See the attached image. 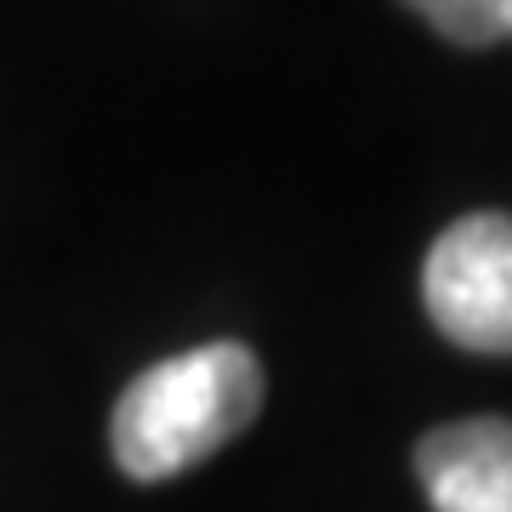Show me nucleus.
<instances>
[{
  "label": "nucleus",
  "mask_w": 512,
  "mask_h": 512,
  "mask_svg": "<svg viewBox=\"0 0 512 512\" xmlns=\"http://www.w3.org/2000/svg\"><path fill=\"white\" fill-rule=\"evenodd\" d=\"M501 6V35H512V0H495Z\"/></svg>",
  "instance_id": "5"
},
{
  "label": "nucleus",
  "mask_w": 512,
  "mask_h": 512,
  "mask_svg": "<svg viewBox=\"0 0 512 512\" xmlns=\"http://www.w3.org/2000/svg\"><path fill=\"white\" fill-rule=\"evenodd\" d=\"M262 410V365L239 342L177 353L148 365L120 393L109 421V444L120 473L137 484H160L239 439Z\"/></svg>",
  "instance_id": "1"
},
{
  "label": "nucleus",
  "mask_w": 512,
  "mask_h": 512,
  "mask_svg": "<svg viewBox=\"0 0 512 512\" xmlns=\"http://www.w3.org/2000/svg\"><path fill=\"white\" fill-rule=\"evenodd\" d=\"M421 296L456 348L512 359V217L478 211L450 222L427 251Z\"/></svg>",
  "instance_id": "2"
},
{
  "label": "nucleus",
  "mask_w": 512,
  "mask_h": 512,
  "mask_svg": "<svg viewBox=\"0 0 512 512\" xmlns=\"http://www.w3.org/2000/svg\"><path fill=\"white\" fill-rule=\"evenodd\" d=\"M416 478L433 512H512V421L467 416L416 444Z\"/></svg>",
  "instance_id": "3"
},
{
  "label": "nucleus",
  "mask_w": 512,
  "mask_h": 512,
  "mask_svg": "<svg viewBox=\"0 0 512 512\" xmlns=\"http://www.w3.org/2000/svg\"><path fill=\"white\" fill-rule=\"evenodd\" d=\"M404 6L421 23H433L444 40L467 46V52H484L495 40H507L501 35V6L495 0H404Z\"/></svg>",
  "instance_id": "4"
}]
</instances>
